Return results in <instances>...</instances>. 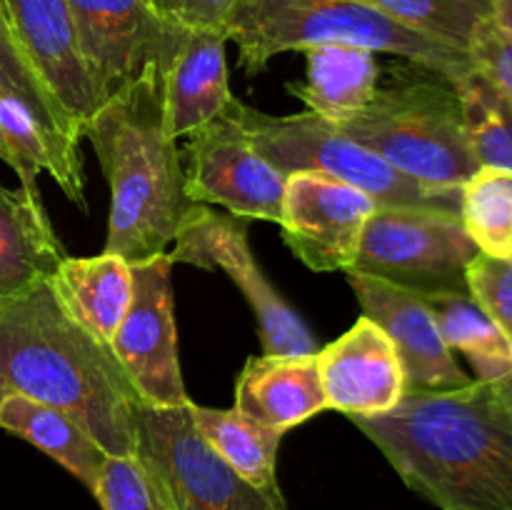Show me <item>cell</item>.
<instances>
[{
  "label": "cell",
  "instance_id": "cell-1",
  "mask_svg": "<svg viewBox=\"0 0 512 510\" xmlns=\"http://www.w3.org/2000/svg\"><path fill=\"white\" fill-rule=\"evenodd\" d=\"M350 420L440 510H512V418L490 383L408 388L390 413Z\"/></svg>",
  "mask_w": 512,
  "mask_h": 510
},
{
  "label": "cell",
  "instance_id": "cell-2",
  "mask_svg": "<svg viewBox=\"0 0 512 510\" xmlns=\"http://www.w3.org/2000/svg\"><path fill=\"white\" fill-rule=\"evenodd\" d=\"M0 375L10 393L68 413L105 455H135L138 393L110 345L70 318L48 280L0 298Z\"/></svg>",
  "mask_w": 512,
  "mask_h": 510
},
{
  "label": "cell",
  "instance_id": "cell-20",
  "mask_svg": "<svg viewBox=\"0 0 512 510\" xmlns=\"http://www.w3.org/2000/svg\"><path fill=\"white\" fill-rule=\"evenodd\" d=\"M0 160L20 178V188L40 193V173H48L65 198L88 210L80 145L65 143L50 133L20 100L0 95Z\"/></svg>",
  "mask_w": 512,
  "mask_h": 510
},
{
  "label": "cell",
  "instance_id": "cell-10",
  "mask_svg": "<svg viewBox=\"0 0 512 510\" xmlns=\"http://www.w3.org/2000/svg\"><path fill=\"white\" fill-rule=\"evenodd\" d=\"M183 170L190 203L218 205L235 218L280 223L288 175L260 153L228 110L188 135Z\"/></svg>",
  "mask_w": 512,
  "mask_h": 510
},
{
  "label": "cell",
  "instance_id": "cell-24",
  "mask_svg": "<svg viewBox=\"0 0 512 510\" xmlns=\"http://www.w3.org/2000/svg\"><path fill=\"white\" fill-rule=\"evenodd\" d=\"M190 415L210 448L270 498L283 500L278 485V450L285 433L255 423L235 408H205L190 400Z\"/></svg>",
  "mask_w": 512,
  "mask_h": 510
},
{
  "label": "cell",
  "instance_id": "cell-31",
  "mask_svg": "<svg viewBox=\"0 0 512 510\" xmlns=\"http://www.w3.org/2000/svg\"><path fill=\"white\" fill-rule=\"evenodd\" d=\"M468 290L512 340V260L478 253L468 265Z\"/></svg>",
  "mask_w": 512,
  "mask_h": 510
},
{
  "label": "cell",
  "instance_id": "cell-18",
  "mask_svg": "<svg viewBox=\"0 0 512 510\" xmlns=\"http://www.w3.org/2000/svg\"><path fill=\"white\" fill-rule=\"evenodd\" d=\"M315 355H250L235 380L233 408L280 433L328 410Z\"/></svg>",
  "mask_w": 512,
  "mask_h": 510
},
{
  "label": "cell",
  "instance_id": "cell-17",
  "mask_svg": "<svg viewBox=\"0 0 512 510\" xmlns=\"http://www.w3.org/2000/svg\"><path fill=\"white\" fill-rule=\"evenodd\" d=\"M223 33L188 30L175 25L163 70L165 133L173 140L195 133L230 108L228 63Z\"/></svg>",
  "mask_w": 512,
  "mask_h": 510
},
{
  "label": "cell",
  "instance_id": "cell-9",
  "mask_svg": "<svg viewBox=\"0 0 512 510\" xmlns=\"http://www.w3.org/2000/svg\"><path fill=\"white\" fill-rule=\"evenodd\" d=\"M248 223L213 205L193 203L185 210L175 233L170 260L195 265L200 270H220L228 275L258 320V333L268 355H313L318 353L313 333L298 313L280 298L260 270L248 243Z\"/></svg>",
  "mask_w": 512,
  "mask_h": 510
},
{
  "label": "cell",
  "instance_id": "cell-19",
  "mask_svg": "<svg viewBox=\"0 0 512 510\" xmlns=\"http://www.w3.org/2000/svg\"><path fill=\"white\" fill-rule=\"evenodd\" d=\"M60 305L100 343H113L115 330L128 313L133 298V268L120 255H65L48 278Z\"/></svg>",
  "mask_w": 512,
  "mask_h": 510
},
{
  "label": "cell",
  "instance_id": "cell-8",
  "mask_svg": "<svg viewBox=\"0 0 512 510\" xmlns=\"http://www.w3.org/2000/svg\"><path fill=\"white\" fill-rule=\"evenodd\" d=\"M478 248L458 215L378 208L368 218L358 255L345 273L370 275L418 293H468V265Z\"/></svg>",
  "mask_w": 512,
  "mask_h": 510
},
{
  "label": "cell",
  "instance_id": "cell-23",
  "mask_svg": "<svg viewBox=\"0 0 512 510\" xmlns=\"http://www.w3.org/2000/svg\"><path fill=\"white\" fill-rule=\"evenodd\" d=\"M0 428L28 440L93 493L108 455L68 413L10 393L0 403Z\"/></svg>",
  "mask_w": 512,
  "mask_h": 510
},
{
  "label": "cell",
  "instance_id": "cell-32",
  "mask_svg": "<svg viewBox=\"0 0 512 510\" xmlns=\"http://www.w3.org/2000/svg\"><path fill=\"white\" fill-rule=\"evenodd\" d=\"M470 58L512 108V40L495 28L493 20L478 30L470 45Z\"/></svg>",
  "mask_w": 512,
  "mask_h": 510
},
{
  "label": "cell",
  "instance_id": "cell-35",
  "mask_svg": "<svg viewBox=\"0 0 512 510\" xmlns=\"http://www.w3.org/2000/svg\"><path fill=\"white\" fill-rule=\"evenodd\" d=\"M493 388H495V393H498L500 403L505 405V410H508V415L512 418V378L503 380V383H495Z\"/></svg>",
  "mask_w": 512,
  "mask_h": 510
},
{
  "label": "cell",
  "instance_id": "cell-29",
  "mask_svg": "<svg viewBox=\"0 0 512 510\" xmlns=\"http://www.w3.org/2000/svg\"><path fill=\"white\" fill-rule=\"evenodd\" d=\"M0 95H10V98L20 100L50 133L58 135L65 143L80 145V140H83L75 133L70 120L65 118L58 100L50 95V90L38 78L33 65L28 63L13 30H10L8 20H5L3 10H0Z\"/></svg>",
  "mask_w": 512,
  "mask_h": 510
},
{
  "label": "cell",
  "instance_id": "cell-7",
  "mask_svg": "<svg viewBox=\"0 0 512 510\" xmlns=\"http://www.w3.org/2000/svg\"><path fill=\"white\" fill-rule=\"evenodd\" d=\"M135 455L170 510H288L240 478L198 433L190 400L175 408L138 405Z\"/></svg>",
  "mask_w": 512,
  "mask_h": 510
},
{
  "label": "cell",
  "instance_id": "cell-12",
  "mask_svg": "<svg viewBox=\"0 0 512 510\" xmlns=\"http://www.w3.org/2000/svg\"><path fill=\"white\" fill-rule=\"evenodd\" d=\"M78 53L98 105L163 63L175 25L150 0H68Z\"/></svg>",
  "mask_w": 512,
  "mask_h": 510
},
{
  "label": "cell",
  "instance_id": "cell-11",
  "mask_svg": "<svg viewBox=\"0 0 512 510\" xmlns=\"http://www.w3.org/2000/svg\"><path fill=\"white\" fill-rule=\"evenodd\" d=\"M133 298L115 330L113 350L120 370L140 403L175 408L188 403L178 353V325L173 308V260L168 253L130 263Z\"/></svg>",
  "mask_w": 512,
  "mask_h": 510
},
{
  "label": "cell",
  "instance_id": "cell-25",
  "mask_svg": "<svg viewBox=\"0 0 512 510\" xmlns=\"http://www.w3.org/2000/svg\"><path fill=\"white\" fill-rule=\"evenodd\" d=\"M440 335L453 353L465 355L478 383H503L512 378V340L468 293L445 290L425 295Z\"/></svg>",
  "mask_w": 512,
  "mask_h": 510
},
{
  "label": "cell",
  "instance_id": "cell-4",
  "mask_svg": "<svg viewBox=\"0 0 512 510\" xmlns=\"http://www.w3.org/2000/svg\"><path fill=\"white\" fill-rule=\"evenodd\" d=\"M228 43L238 48L248 78L263 73L275 55L348 43L423 65L440 78L460 80L475 68L470 53L403 28L360 0H240L228 20Z\"/></svg>",
  "mask_w": 512,
  "mask_h": 510
},
{
  "label": "cell",
  "instance_id": "cell-27",
  "mask_svg": "<svg viewBox=\"0 0 512 510\" xmlns=\"http://www.w3.org/2000/svg\"><path fill=\"white\" fill-rule=\"evenodd\" d=\"M403 28L470 53L478 30L493 18V0H360Z\"/></svg>",
  "mask_w": 512,
  "mask_h": 510
},
{
  "label": "cell",
  "instance_id": "cell-5",
  "mask_svg": "<svg viewBox=\"0 0 512 510\" xmlns=\"http://www.w3.org/2000/svg\"><path fill=\"white\" fill-rule=\"evenodd\" d=\"M335 128L430 185L463 188L480 168L453 83L423 65L395 70L363 113Z\"/></svg>",
  "mask_w": 512,
  "mask_h": 510
},
{
  "label": "cell",
  "instance_id": "cell-33",
  "mask_svg": "<svg viewBox=\"0 0 512 510\" xmlns=\"http://www.w3.org/2000/svg\"><path fill=\"white\" fill-rule=\"evenodd\" d=\"M150 3L160 18L178 28L225 35L230 15L238 8L240 0H150Z\"/></svg>",
  "mask_w": 512,
  "mask_h": 510
},
{
  "label": "cell",
  "instance_id": "cell-22",
  "mask_svg": "<svg viewBox=\"0 0 512 510\" xmlns=\"http://www.w3.org/2000/svg\"><path fill=\"white\" fill-rule=\"evenodd\" d=\"M65 255L40 193L0 183V298L48 280Z\"/></svg>",
  "mask_w": 512,
  "mask_h": 510
},
{
  "label": "cell",
  "instance_id": "cell-6",
  "mask_svg": "<svg viewBox=\"0 0 512 510\" xmlns=\"http://www.w3.org/2000/svg\"><path fill=\"white\" fill-rule=\"evenodd\" d=\"M228 113L243 125L260 153L285 175L313 170L363 190L378 208L433 210L460 218V188L410 178L378 153L350 140L320 115L308 110L270 115L238 98H233Z\"/></svg>",
  "mask_w": 512,
  "mask_h": 510
},
{
  "label": "cell",
  "instance_id": "cell-26",
  "mask_svg": "<svg viewBox=\"0 0 512 510\" xmlns=\"http://www.w3.org/2000/svg\"><path fill=\"white\" fill-rule=\"evenodd\" d=\"M460 223L478 253L512 260V173L503 168L475 170L460 188Z\"/></svg>",
  "mask_w": 512,
  "mask_h": 510
},
{
  "label": "cell",
  "instance_id": "cell-21",
  "mask_svg": "<svg viewBox=\"0 0 512 510\" xmlns=\"http://www.w3.org/2000/svg\"><path fill=\"white\" fill-rule=\"evenodd\" d=\"M305 83L288 90L328 123L338 125L363 113L380 85L378 53L348 43H320L305 48Z\"/></svg>",
  "mask_w": 512,
  "mask_h": 510
},
{
  "label": "cell",
  "instance_id": "cell-34",
  "mask_svg": "<svg viewBox=\"0 0 512 510\" xmlns=\"http://www.w3.org/2000/svg\"><path fill=\"white\" fill-rule=\"evenodd\" d=\"M495 28L512 40V0H493V18Z\"/></svg>",
  "mask_w": 512,
  "mask_h": 510
},
{
  "label": "cell",
  "instance_id": "cell-3",
  "mask_svg": "<svg viewBox=\"0 0 512 510\" xmlns=\"http://www.w3.org/2000/svg\"><path fill=\"white\" fill-rule=\"evenodd\" d=\"M83 138L98 155L110 188L105 250L128 263L168 253L190 198L183 153L165 133L163 70L148 65L95 108Z\"/></svg>",
  "mask_w": 512,
  "mask_h": 510
},
{
  "label": "cell",
  "instance_id": "cell-13",
  "mask_svg": "<svg viewBox=\"0 0 512 510\" xmlns=\"http://www.w3.org/2000/svg\"><path fill=\"white\" fill-rule=\"evenodd\" d=\"M378 210L370 195L330 175H288L280 230L300 263L315 273H345L358 255L365 223Z\"/></svg>",
  "mask_w": 512,
  "mask_h": 510
},
{
  "label": "cell",
  "instance_id": "cell-37",
  "mask_svg": "<svg viewBox=\"0 0 512 510\" xmlns=\"http://www.w3.org/2000/svg\"><path fill=\"white\" fill-rule=\"evenodd\" d=\"M0 10H3V0H0ZM5 15V13H3Z\"/></svg>",
  "mask_w": 512,
  "mask_h": 510
},
{
  "label": "cell",
  "instance_id": "cell-36",
  "mask_svg": "<svg viewBox=\"0 0 512 510\" xmlns=\"http://www.w3.org/2000/svg\"><path fill=\"white\" fill-rule=\"evenodd\" d=\"M8 395H10V390H8V385H5L3 375H0V403H3V400L8 398Z\"/></svg>",
  "mask_w": 512,
  "mask_h": 510
},
{
  "label": "cell",
  "instance_id": "cell-30",
  "mask_svg": "<svg viewBox=\"0 0 512 510\" xmlns=\"http://www.w3.org/2000/svg\"><path fill=\"white\" fill-rule=\"evenodd\" d=\"M93 495L103 510H170L138 455H108Z\"/></svg>",
  "mask_w": 512,
  "mask_h": 510
},
{
  "label": "cell",
  "instance_id": "cell-16",
  "mask_svg": "<svg viewBox=\"0 0 512 510\" xmlns=\"http://www.w3.org/2000/svg\"><path fill=\"white\" fill-rule=\"evenodd\" d=\"M3 13L28 63L83 138L98 100L80 60L68 0H3Z\"/></svg>",
  "mask_w": 512,
  "mask_h": 510
},
{
  "label": "cell",
  "instance_id": "cell-28",
  "mask_svg": "<svg viewBox=\"0 0 512 510\" xmlns=\"http://www.w3.org/2000/svg\"><path fill=\"white\" fill-rule=\"evenodd\" d=\"M453 88L463 105L465 128L480 168L488 165L512 173V108L508 100L478 68L455 80Z\"/></svg>",
  "mask_w": 512,
  "mask_h": 510
},
{
  "label": "cell",
  "instance_id": "cell-14",
  "mask_svg": "<svg viewBox=\"0 0 512 510\" xmlns=\"http://www.w3.org/2000/svg\"><path fill=\"white\" fill-rule=\"evenodd\" d=\"M345 278L358 295L363 315L378 323L393 340L408 375V388L460 390L475 383L445 345L423 293L360 273H345Z\"/></svg>",
  "mask_w": 512,
  "mask_h": 510
},
{
  "label": "cell",
  "instance_id": "cell-15",
  "mask_svg": "<svg viewBox=\"0 0 512 510\" xmlns=\"http://www.w3.org/2000/svg\"><path fill=\"white\" fill-rule=\"evenodd\" d=\"M315 358L328 410L348 418L390 413L408 393V375L393 340L368 315H360L353 328Z\"/></svg>",
  "mask_w": 512,
  "mask_h": 510
}]
</instances>
